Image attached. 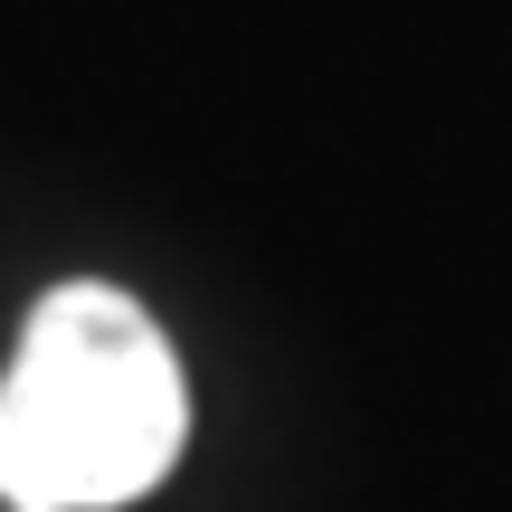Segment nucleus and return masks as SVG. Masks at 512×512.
I'll use <instances>...</instances> for the list:
<instances>
[{
  "label": "nucleus",
  "mask_w": 512,
  "mask_h": 512,
  "mask_svg": "<svg viewBox=\"0 0 512 512\" xmlns=\"http://www.w3.org/2000/svg\"><path fill=\"white\" fill-rule=\"evenodd\" d=\"M190 446L171 332L124 285H48L0 370V512H124Z\"/></svg>",
  "instance_id": "1"
}]
</instances>
